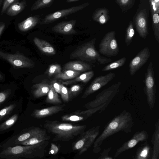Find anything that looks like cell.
Listing matches in <instances>:
<instances>
[{
	"label": "cell",
	"instance_id": "cell-1",
	"mask_svg": "<svg viewBox=\"0 0 159 159\" xmlns=\"http://www.w3.org/2000/svg\"><path fill=\"white\" fill-rule=\"evenodd\" d=\"M134 125L131 113L125 110L111 120L103 130L93 143V152L97 153L101 151V146L103 141L111 136L120 131L125 133L131 132Z\"/></svg>",
	"mask_w": 159,
	"mask_h": 159
},
{
	"label": "cell",
	"instance_id": "cell-2",
	"mask_svg": "<svg viewBox=\"0 0 159 159\" xmlns=\"http://www.w3.org/2000/svg\"><path fill=\"white\" fill-rule=\"evenodd\" d=\"M44 128L54 136L52 141H68L72 139L84 132L85 125H75L57 121H46Z\"/></svg>",
	"mask_w": 159,
	"mask_h": 159
},
{
	"label": "cell",
	"instance_id": "cell-3",
	"mask_svg": "<svg viewBox=\"0 0 159 159\" xmlns=\"http://www.w3.org/2000/svg\"><path fill=\"white\" fill-rule=\"evenodd\" d=\"M49 143L48 141H45L33 145L7 147L0 152V157L5 159L41 158L43 157Z\"/></svg>",
	"mask_w": 159,
	"mask_h": 159
},
{
	"label": "cell",
	"instance_id": "cell-4",
	"mask_svg": "<svg viewBox=\"0 0 159 159\" xmlns=\"http://www.w3.org/2000/svg\"><path fill=\"white\" fill-rule=\"evenodd\" d=\"M96 38L78 47L70 54V59H76L89 62L97 61L102 65L111 62L112 60L101 56L96 50Z\"/></svg>",
	"mask_w": 159,
	"mask_h": 159
},
{
	"label": "cell",
	"instance_id": "cell-5",
	"mask_svg": "<svg viewBox=\"0 0 159 159\" xmlns=\"http://www.w3.org/2000/svg\"><path fill=\"white\" fill-rule=\"evenodd\" d=\"M149 10L148 0H141L132 21L139 35L144 39L149 34Z\"/></svg>",
	"mask_w": 159,
	"mask_h": 159
},
{
	"label": "cell",
	"instance_id": "cell-6",
	"mask_svg": "<svg viewBox=\"0 0 159 159\" xmlns=\"http://www.w3.org/2000/svg\"><path fill=\"white\" fill-rule=\"evenodd\" d=\"M144 91L150 109L152 110L155 106L156 94V88L152 63L150 62L144 76Z\"/></svg>",
	"mask_w": 159,
	"mask_h": 159
},
{
	"label": "cell",
	"instance_id": "cell-7",
	"mask_svg": "<svg viewBox=\"0 0 159 159\" xmlns=\"http://www.w3.org/2000/svg\"><path fill=\"white\" fill-rule=\"evenodd\" d=\"M100 126L93 127L81 134L74 143L72 149L81 155L86 151L93 143L99 133Z\"/></svg>",
	"mask_w": 159,
	"mask_h": 159
},
{
	"label": "cell",
	"instance_id": "cell-8",
	"mask_svg": "<svg viewBox=\"0 0 159 159\" xmlns=\"http://www.w3.org/2000/svg\"><path fill=\"white\" fill-rule=\"evenodd\" d=\"M121 84L120 82H118L104 89L96 96L94 100L87 103L84 107L89 109L98 107L107 102H111L118 93Z\"/></svg>",
	"mask_w": 159,
	"mask_h": 159
},
{
	"label": "cell",
	"instance_id": "cell-9",
	"mask_svg": "<svg viewBox=\"0 0 159 159\" xmlns=\"http://www.w3.org/2000/svg\"><path fill=\"white\" fill-rule=\"evenodd\" d=\"M116 34L114 31H110L105 34L99 45L100 53L108 57L115 56L118 54L119 48Z\"/></svg>",
	"mask_w": 159,
	"mask_h": 159
},
{
	"label": "cell",
	"instance_id": "cell-10",
	"mask_svg": "<svg viewBox=\"0 0 159 159\" xmlns=\"http://www.w3.org/2000/svg\"><path fill=\"white\" fill-rule=\"evenodd\" d=\"M0 58L7 61L15 68H30L35 66L31 59L19 52L11 54L0 51Z\"/></svg>",
	"mask_w": 159,
	"mask_h": 159
},
{
	"label": "cell",
	"instance_id": "cell-11",
	"mask_svg": "<svg viewBox=\"0 0 159 159\" xmlns=\"http://www.w3.org/2000/svg\"><path fill=\"white\" fill-rule=\"evenodd\" d=\"M110 102L108 101L98 107L86 110L75 111L63 115L61 119L63 121L74 122L84 121L98 111L100 112L104 111Z\"/></svg>",
	"mask_w": 159,
	"mask_h": 159
},
{
	"label": "cell",
	"instance_id": "cell-12",
	"mask_svg": "<svg viewBox=\"0 0 159 159\" xmlns=\"http://www.w3.org/2000/svg\"><path fill=\"white\" fill-rule=\"evenodd\" d=\"M89 5L88 2L82 4L61 10L46 16L40 22L41 25L52 23L67 16L75 13L87 7Z\"/></svg>",
	"mask_w": 159,
	"mask_h": 159
},
{
	"label": "cell",
	"instance_id": "cell-13",
	"mask_svg": "<svg viewBox=\"0 0 159 159\" xmlns=\"http://www.w3.org/2000/svg\"><path fill=\"white\" fill-rule=\"evenodd\" d=\"M115 76V73L110 72L96 78L85 90L81 98H85L97 91L108 84Z\"/></svg>",
	"mask_w": 159,
	"mask_h": 159
},
{
	"label": "cell",
	"instance_id": "cell-14",
	"mask_svg": "<svg viewBox=\"0 0 159 159\" xmlns=\"http://www.w3.org/2000/svg\"><path fill=\"white\" fill-rule=\"evenodd\" d=\"M150 55V52L148 47L141 50L130 62L129 70L130 75H134L147 62Z\"/></svg>",
	"mask_w": 159,
	"mask_h": 159
},
{
	"label": "cell",
	"instance_id": "cell-15",
	"mask_svg": "<svg viewBox=\"0 0 159 159\" xmlns=\"http://www.w3.org/2000/svg\"><path fill=\"white\" fill-rule=\"evenodd\" d=\"M148 137V134L145 130L136 132L130 140L124 143L117 150L114 155L115 158L124 152L135 147L139 142L146 141Z\"/></svg>",
	"mask_w": 159,
	"mask_h": 159
},
{
	"label": "cell",
	"instance_id": "cell-16",
	"mask_svg": "<svg viewBox=\"0 0 159 159\" xmlns=\"http://www.w3.org/2000/svg\"><path fill=\"white\" fill-rule=\"evenodd\" d=\"M43 129L34 127L20 135L14 136L7 141L2 146L4 148L20 145V143L41 132Z\"/></svg>",
	"mask_w": 159,
	"mask_h": 159
},
{
	"label": "cell",
	"instance_id": "cell-17",
	"mask_svg": "<svg viewBox=\"0 0 159 159\" xmlns=\"http://www.w3.org/2000/svg\"><path fill=\"white\" fill-rule=\"evenodd\" d=\"M76 22L75 20H72L60 22L52 27V30L56 33L64 34H75L77 33L74 29Z\"/></svg>",
	"mask_w": 159,
	"mask_h": 159
},
{
	"label": "cell",
	"instance_id": "cell-18",
	"mask_svg": "<svg viewBox=\"0 0 159 159\" xmlns=\"http://www.w3.org/2000/svg\"><path fill=\"white\" fill-rule=\"evenodd\" d=\"M65 105H56L41 109L35 110L32 116L37 118H42L57 113L64 110Z\"/></svg>",
	"mask_w": 159,
	"mask_h": 159
},
{
	"label": "cell",
	"instance_id": "cell-19",
	"mask_svg": "<svg viewBox=\"0 0 159 159\" xmlns=\"http://www.w3.org/2000/svg\"><path fill=\"white\" fill-rule=\"evenodd\" d=\"M33 41L38 49L43 54L48 56L54 55L56 54V52L54 47L47 41L35 37Z\"/></svg>",
	"mask_w": 159,
	"mask_h": 159
},
{
	"label": "cell",
	"instance_id": "cell-20",
	"mask_svg": "<svg viewBox=\"0 0 159 159\" xmlns=\"http://www.w3.org/2000/svg\"><path fill=\"white\" fill-rule=\"evenodd\" d=\"M92 69V66L89 64L80 61L68 62L64 66V70H71L80 72L89 70Z\"/></svg>",
	"mask_w": 159,
	"mask_h": 159
},
{
	"label": "cell",
	"instance_id": "cell-21",
	"mask_svg": "<svg viewBox=\"0 0 159 159\" xmlns=\"http://www.w3.org/2000/svg\"><path fill=\"white\" fill-rule=\"evenodd\" d=\"M40 20L39 15L30 16L18 24L19 30L22 32L28 31L35 27Z\"/></svg>",
	"mask_w": 159,
	"mask_h": 159
},
{
	"label": "cell",
	"instance_id": "cell-22",
	"mask_svg": "<svg viewBox=\"0 0 159 159\" xmlns=\"http://www.w3.org/2000/svg\"><path fill=\"white\" fill-rule=\"evenodd\" d=\"M51 137L48 135L45 129H43L40 133L29 139L21 143L20 145L28 146L33 145L43 141H48Z\"/></svg>",
	"mask_w": 159,
	"mask_h": 159
},
{
	"label": "cell",
	"instance_id": "cell-23",
	"mask_svg": "<svg viewBox=\"0 0 159 159\" xmlns=\"http://www.w3.org/2000/svg\"><path fill=\"white\" fill-rule=\"evenodd\" d=\"M108 10L105 7L96 9L93 12L92 18L93 20L102 24L106 23L109 20Z\"/></svg>",
	"mask_w": 159,
	"mask_h": 159
},
{
	"label": "cell",
	"instance_id": "cell-24",
	"mask_svg": "<svg viewBox=\"0 0 159 159\" xmlns=\"http://www.w3.org/2000/svg\"><path fill=\"white\" fill-rule=\"evenodd\" d=\"M153 148L152 159H158L159 154V120L155 124V128L152 138Z\"/></svg>",
	"mask_w": 159,
	"mask_h": 159
},
{
	"label": "cell",
	"instance_id": "cell-25",
	"mask_svg": "<svg viewBox=\"0 0 159 159\" xmlns=\"http://www.w3.org/2000/svg\"><path fill=\"white\" fill-rule=\"evenodd\" d=\"M27 2L25 0L19 1L17 0L7 9V14L10 16H16L22 12L26 7Z\"/></svg>",
	"mask_w": 159,
	"mask_h": 159
},
{
	"label": "cell",
	"instance_id": "cell-26",
	"mask_svg": "<svg viewBox=\"0 0 159 159\" xmlns=\"http://www.w3.org/2000/svg\"><path fill=\"white\" fill-rule=\"evenodd\" d=\"M94 75V71L90 70L85 72L73 79L62 81L61 84L68 85L80 82L86 83L91 79Z\"/></svg>",
	"mask_w": 159,
	"mask_h": 159
},
{
	"label": "cell",
	"instance_id": "cell-27",
	"mask_svg": "<svg viewBox=\"0 0 159 159\" xmlns=\"http://www.w3.org/2000/svg\"><path fill=\"white\" fill-rule=\"evenodd\" d=\"M50 87V84L44 83H40L34 85L33 91L34 97L38 98L47 95Z\"/></svg>",
	"mask_w": 159,
	"mask_h": 159
},
{
	"label": "cell",
	"instance_id": "cell-28",
	"mask_svg": "<svg viewBox=\"0 0 159 159\" xmlns=\"http://www.w3.org/2000/svg\"><path fill=\"white\" fill-rule=\"evenodd\" d=\"M150 152V146L147 143L145 144L137 149L135 159H148Z\"/></svg>",
	"mask_w": 159,
	"mask_h": 159
},
{
	"label": "cell",
	"instance_id": "cell-29",
	"mask_svg": "<svg viewBox=\"0 0 159 159\" xmlns=\"http://www.w3.org/2000/svg\"><path fill=\"white\" fill-rule=\"evenodd\" d=\"M80 74V72L71 70H64L63 71L55 75L54 77V79L55 80L73 79L79 75Z\"/></svg>",
	"mask_w": 159,
	"mask_h": 159
},
{
	"label": "cell",
	"instance_id": "cell-30",
	"mask_svg": "<svg viewBox=\"0 0 159 159\" xmlns=\"http://www.w3.org/2000/svg\"><path fill=\"white\" fill-rule=\"evenodd\" d=\"M50 85L49 90L46 99V102L51 104L61 103V101L59 98L57 93L54 89L52 84H50Z\"/></svg>",
	"mask_w": 159,
	"mask_h": 159
},
{
	"label": "cell",
	"instance_id": "cell-31",
	"mask_svg": "<svg viewBox=\"0 0 159 159\" xmlns=\"http://www.w3.org/2000/svg\"><path fill=\"white\" fill-rule=\"evenodd\" d=\"M152 26L154 37L158 43H159V17L157 13L152 15Z\"/></svg>",
	"mask_w": 159,
	"mask_h": 159
},
{
	"label": "cell",
	"instance_id": "cell-32",
	"mask_svg": "<svg viewBox=\"0 0 159 159\" xmlns=\"http://www.w3.org/2000/svg\"><path fill=\"white\" fill-rule=\"evenodd\" d=\"M54 0H38L35 2L31 7V10L34 11L39 9L49 7L54 2Z\"/></svg>",
	"mask_w": 159,
	"mask_h": 159
},
{
	"label": "cell",
	"instance_id": "cell-33",
	"mask_svg": "<svg viewBox=\"0 0 159 159\" xmlns=\"http://www.w3.org/2000/svg\"><path fill=\"white\" fill-rule=\"evenodd\" d=\"M135 34L132 21H130L126 29L125 42L126 47L128 46L132 42Z\"/></svg>",
	"mask_w": 159,
	"mask_h": 159
},
{
	"label": "cell",
	"instance_id": "cell-34",
	"mask_svg": "<svg viewBox=\"0 0 159 159\" xmlns=\"http://www.w3.org/2000/svg\"><path fill=\"white\" fill-rule=\"evenodd\" d=\"M115 2L119 6L122 11L125 12L134 6L135 0H116Z\"/></svg>",
	"mask_w": 159,
	"mask_h": 159
},
{
	"label": "cell",
	"instance_id": "cell-35",
	"mask_svg": "<svg viewBox=\"0 0 159 159\" xmlns=\"http://www.w3.org/2000/svg\"><path fill=\"white\" fill-rule=\"evenodd\" d=\"M126 61V57H123L106 65L102 69V71H107L121 67L124 65Z\"/></svg>",
	"mask_w": 159,
	"mask_h": 159
},
{
	"label": "cell",
	"instance_id": "cell-36",
	"mask_svg": "<svg viewBox=\"0 0 159 159\" xmlns=\"http://www.w3.org/2000/svg\"><path fill=\"white\" fill-rule=\"evenodd\" d=\"M18 115L15 114L0 125V131L6 130L11 127L16 122Z\"/></svg>",
	"mask_w": 159,
	"mask_h": 159
},
{
	"label": "cell",
	"instance_id": "cell-37",
	"mask_svg": "<svg viewBox=\"0 0 159 159\" xmlns=\"http://www.w3.org/2000/svg\"><path fill=\"white\" fill-rule=\"evenodd\" d=\"M61 72V68L60 64H52L50 65L46 71L48 76H55Z\"/></svg>",
	"mask_w": 159,
	"mask_h": 159
},
{
	"label": "cell",
	"instance_id": "cell-38",
	"mask_svg": "<svg viewBox=\"0 0 159 159\" xmlns=\"http://www.w3.org/2000/svg\"><path fill=\"white\" fill-rule=\"evenodd\" d=\"M16 106L15 103L12 104L1 110L0 111V121L8 116Z\"/></svg>",
	"mask_w": 159,
	"mask_h": 159
},
{
	"label": "cell",
	"instance_id": "cell-39",
	"mask_svg": "<svg viewBox=\"0 0 159 159\" xmlns=\"http://www.w3.org/2000/svg\"><path fill=\"white\" fill-rule=\"evenodd\" d=\"M149 9L151 15L159 13V0H148Z\"/></svg>",
	"mask_w": 159,
	"mask_h": 159
},
{
	"label": "cell",
	"instance_id": "cell-40",
	"mask_svg": "<svg viewBox=\"0 0 159 159\" xmlns=\"http://www.w3.org/2000/svg\"><path fill=\"white\" fill-rule=\"evenodd\" d=\"M81 89V85L79 84H75L71 86L68 89L69 99L78 94Z\"/></svg>",
	"mask_w": 159,
	"mask_h": 159
},
{
	"label": "cell",
	"instance_id": "cell-41",
	"mask_svg": "<svg viewBox=\"0 0 159 159\" xmlns=\"http://www.w3.org/2000/svg\"><path fill=\"white\" fill-rule=\"evenodd\" d=\"M61 98L65 102H68L69 100L68 90L64 85L61 84L60 94Z\"/></svg>",
	"mask_w": 159,
	"mask_h": 159
},
{
	"label": "cell",
	"instance_id": "cell-42",
	"mask_svg": "<svg viewBox=\"0 0 159 159\" xmlns=\"http://www.w3.org/2000/svg\"><path fill=\"white\" fill-rule=\"evenodd\" d=\"M11 92V90L8 89L0 93V105L8 98Z\"/></svg>",
	"mask_w": 159,
	"mask_h": 159
},
{
	"label": "cell",
	"instance_id": "cell-43",
	"mask_svg": "<svg viewBox=\"0 0 159 159\" xmlns=\"http://www.w3.org/2000/svg\"><path fill=\"white\" fill-rule=\"evenodd\" d=\"M17 0H4L3 2V5L2 9L1 14H3L7 10L9 7Z\"/></svg>",
	"mask_w": 159,
	"mask_h": 159
},
{
	"label": "cell",
	"instance_id": "cell-44",
	"mask_svg": "<svg viewBox=\"0 0 159 159\" xmlns=\"http://www.w3.org/2000/svg\"><path fill=\"white\" fill-rule=\"evenodd\" d=\"M111 150V147L104 149L97 159H114L109 155V153Z\"/></svg>",
	"mask_w": 159,
	"mask_h": 159
},
{
	"label": "cell",
	"instance_id": "cell-45",
	"mask_svg": "<svg viewBox=\"0 0 159 159\" xmlns=\"http://www.w3.org/2000/svg\"><path fill=\"white\" fill-rule=\"evenodd\" d=\"M55 90L57 93L60 94L61 88V84H60L56 80H52L51 83Z\"/></svg>",
	"mask_w": 159,
	"mask_h": 159
},
{
	"label": "cell",
	"instance_id": "cell-46",
	"mask_svg": "<svg viewBox=\"0 0 159 159\" xmlns=\"http://www.w3.org/2000/svg\"><path fill=\"white\" fill-rule=\"evenodd\" d=\"M6 25L3 23H0V36L2 33L5 28Z\"/></svg>",
	"mask_w": 159,
	"mask_h": 159
},
{
	"label": "cell",
	"instance_id": "cell-47",
	"mask_svg": "<svg viewBox=\"0 0 159 159\" xmlns=\"http://www.w3.org/2000/svg\"><path fill=\"white\" fill-rule=\"evenodd\" d=\"M80 0H67L66 2L67 3L74 2L79 1Z\"/></svg>",
	"mask_w": 159,
	"mask_h": 159
},
{
	"label": "cell",
	"instance_id": "cell-48",
	"mask_svg": "<svg viewBox=\"0 0 159 159\" xmlns=\"http://www.w3.org/2000/svg\"><path fill=\"white\" fill-rule=\"evenodd\" d=\"M3 79V76L0 73V80H2Z\"/></svg>",
	"mask_w": 159,
	"mask_h": 159
},
{
	"label": "cell",
	"instance_id": "cell-49",
	"mask_svg": "<svg viewBox=\"0 0 159 159\" xmlns=\"http://www.w3.org/2000/svg\"><path fill=\"white\" fill-rule=\"evenodd\" d=\"M3 0H0V7L2 6V4L3 3Z\"/></svg>",
	"mask_w": 159,
	"mask_h": 159
}]
</instances>
